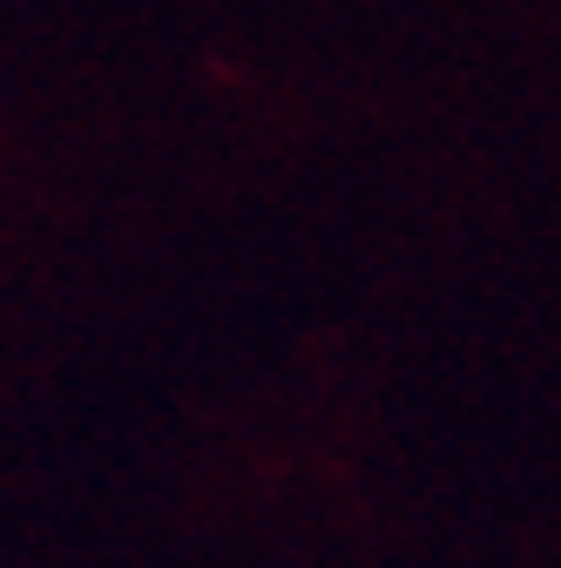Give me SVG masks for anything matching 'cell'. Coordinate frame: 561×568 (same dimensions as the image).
Segmentation results:
<instances>
[]
</instances>
